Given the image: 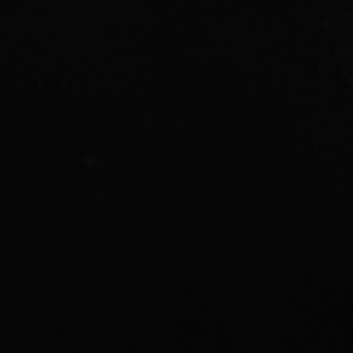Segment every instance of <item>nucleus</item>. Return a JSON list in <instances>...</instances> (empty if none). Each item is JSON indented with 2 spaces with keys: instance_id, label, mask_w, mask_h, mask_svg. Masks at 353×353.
Segmentation results:
<instances>
[]
</instances>
